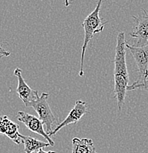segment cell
<instances>
[{
  "instance_id": "1",
  "label": "cell",
  "mask_w": 148,
  "mask_h": 153,
  "mask_svg": "<svg viewBox=\"0 0 148 153\" xmlns=\"http://www.w3.org/2000/svg\"><path fill=\"white\" fill-rule=\"evenodd\" d=\"M126 36L124 32H119L117 37L115 57H114V97L117 99L119 111L125 103L128 91L129 74L126 64Z\"/></svg>"
},
{
  "instance_id": "2",
  "label": "cell",
  "mask_w": 148,
  "mask_h": 153,
  "mask_svg": "<svg viewBox=\"0 0 148 153\" xmlns=\"http://www.w3.org/2000/svg\"><path fill=\"white\" fill-rule=\"evenodd\" d=\"M103 0H98L97 3V6L95 9L85 19L83 22L82 25L84 29V41L83 44L82 46L80 57V67L79 76H83L84 75L83 66H84V57H85L86 50L88 47L89 43L93 38L96 33H101L103 31L105 25L107 24V21L103 20V19L100 18V12L101 8L102 3Z\"/></svg>"
},
{
  "instance_id": "3",
  "label": "cell",
  "mask_w": 148,
  "mask_h": 153,
  "mask_svg": "<svg viewBox=\"0 0 148 153\" xmlns=\"http://www.w3.org/2000/svg\"><path fill=\"white\" fill-rule=\"evenodd\" d=\"M49 97L48 93H42L37 99L29 103L28 108H33L38 115L39 118L46 126V132L49 134L52 131V125L58 121V119L54 115L50 106L47 102Z\"/></svg>"
},
{
  "instance_id": "4",
  "label": "cell",
  "mask_w": 148,
  "mask_h": 153,
  "mask_svg": "<svg viewBox=\"0 0 148 153\" xmlns=\"http://www.w3.org/2000/svg\"><path fill=\"white\" fill-rule=\"evenodd\" d=\"M126 47L133 55L138 67V78L136 82H142L148 76V44L144 47H134L126 43Z\"/></svg>"
},
{
  "instance_id": "5",
  "label": "cell",
  "mask_w": 148,
  "mask_h": 153,
  "mask_svg": "<svg viewBox=\"0 0 148 153\" xmlns=\"http://www.w3.org/2000/svg\"><path fill=\"white\" fill-rule=\"evenodd\" d=\"M141 16H132L136 26L130 36L135 39L133 45L134 47H144L148 44V13L144 9H141Z\"/></svg>"
},
{
  "instance_id": "6",
  "label": "cell",
  "mask_w": 148,
  "mask_h": 153,
  "mask_svg": "<svg viewBox=\"0 0 148 153\" xmlns=\"http://www.w3.org/2000/svg\"><path fill=\"white\" fill-rule=\"evenodd\" d=\"M16 118L20 122L26 126L28 130L44 137L47 142L49 143L50 146H54V141L51 138V136H49V134L44 130V123L39 117L27 114L23 111H19L17 113Z\"/></svg>"
},
{
  "instance_id": "7",
  "label": "cell",
  "mask_w": 148,
  "mask_h": 153,
  "mask_svg": "<svg viewBox=\"0 0 148 153\" xmlns=\"http://www.w3.org/2000/svg\"><path fill=\"white\" fill-rule=\"evenodd\" d=\"M87 110H88V106H87V103L86 102L82 101V100H76L74 106L70 111L66 119L61 123L58 124L54 130H52V131L49 134V136L52 137L55 135L66 126L69 125L71 124L77 123L80 120L81 118L86 114Z\"/></svg>"
},
{
  "instance_id": "8",
  "label": "cell",
  "mask_w": 148,
  "mask_h": 153,
  "mask_svg": "<svg viewBox=\"0 0 148 153\" xmlns=\"http://www.w3.org/2000/svg\"><path fill=\"white\" fill-rule=\"evenodd\" d=\"M13 74L18 79V86L16 88L17 95L20 100L23 102L25 107L28 108V105L33 100H36L39 97V91L30 88L25 82L22 76V70L19 68H16L14 70Z\"/></svg>"
},
{
  "instance_id": "9",
  "label": "cell",
  "mask_w": 148,
  "mask_h": 153,
  "mask_svg": "<svg viewBox=\"0 0 148 153\" xmlns=\"http://www.w3.org/2000/svg\"><path fill=\"white\" fill-rule=\"evenodd\" d=\"M19 126L12 122L7 116H0V133L10 138L14 143L19 145L22 143V134L19 132Z\"/></svg>"
},
{
  "instance_id": "10",
  "label": "cell",
  "mask_w": 148,
  "mask_h": 153,
  "mask_svg": "<svg viewBox=\"0 0 148 153\" xmlns=\"http://www.w3.org/2000/svg\"><path fill=\"white\" fill-rule=\"evenodd\" d=\"M22 143L25 146V152L26 153H39L41 149L47 148L50 146L49 142H44V141H39L36 138L30 136H25L22 135Z\"/></svg>"
},
{
  "instance_id": "11",
  "label": "cell",
  "mask_w": 148,
  "mask_h": 153,
  "mask_svg": "<svg viewBox=\"0 0 148 153\" xmlns=\"http://www.w3.org/2000/svg\"><path fill=\"white\" fill-rule=\"evenodd\" d=\"M71 143V152L74 153H92L96 152L93 141L89 138H74Z\"/></svg>"
},
{
  "instance_id": "12",
  "label": "cell",
  "mask_w": 148,
  "mask_h": 153,
  "mask_svg": "<svg viewBox=\"0 0 148 153\" xmlns=\"http://www.w3.org/2000/svg\"><path fill=\"white\" fill-rule=\"evenodd\" d=\"M127 89H128V91H133L140 89V90L145 91L148 92V76L142 82H134L132 85H128Z\"/></svg>"
},
{
  "instance_id": "13",
  "label": "cell",
  "mask_w": 148,
  "mask_h": 153,
  "mask_svg": "<svg viewBox=\"0 0 148 153\" xmlns=\"http://www.w3.org/2000/svg\"><path fill=\"white\" fill-rule=\"evenodd\" d=\"M10 55V52L9 51L6 50L0 44V59H1L2 57H8Z\"/></svg>"
},
{
  "instance_id": "14",
  "label": "cell",
  "mask_w": 148,
  "mask_h": 153,
  "mask_svg": "<svg viewBox=\"0 0 148 153\" xmlns=\"http://www.w3.org/2000/svg\"><path fill=\"white\" fill-rule=\"evenodd\" d=\"M64 2H65V7H69V5L70 4L69 0H64Z\"/></svg>"
}]
</instances>
